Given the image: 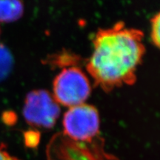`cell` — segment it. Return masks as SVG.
I'll return each mask as SVG.
<instances>
[{"label":"cell","mask_w":160,"mask_h":160,"mask_svg":"<svg viewBox=\"0 0 160 160\" xmlns=\"http://www.w3.org/2000/svg\"><path fill=\"white\" fill-rule=\"evenodd\" d=\"M143 37L141 31L126 27L121 22L98 31L86 65L96 85L108 92L134 83L145 52Z\"/></svg>","instance_id":"obj_1"},{"label":"cell","mask_w":160,"mask_h":160,"mask_svg":"<svg viewBox=\"0 0 160 160\" xmlns=\"http://www.w3.org/2000/svg\"><path fill=\"white\" fill-rule=\"evenodd\" d=\"M53 99L60 105L71 108L85 102L91 94L87 76L78 67L64 68L53 80Z\"/></svg>","instance_id":"obj_2"},{"label":"cell","mask_w":160,"mask_h":160,"mask_svg":"<svg viewBox=\"0 0 160 160\" xmlns=\"http://www.w3.org/2000/svg\"><path fill=\"white\" fill-rule=\"evenodd\" d=\"M99 112L94 106L83 103L69 108L63 117L65 133L77 141H89L99 132Z\"/></svg>","instance_id":"obj_3"},{"label":"cell","mask_w":160,"mask_h":160,"mask_svg":"<svg viewBox=\"0 0 160 160\" xmlns=\"http://www.w3.org/2000/svg\"><path fill=\"white\" fill-rule=\"evenodd\" d=\"M60 112L59 105L45 90H34L26 96L23 115L30 125L50 128L57 122Z\"/></svg>","instance_id":"obj_4"},{"label":"cell","mask_w":160,"mask_h":160,"mask_svg":"<svg viewBox=\"0 0 160 160\" xmlns=\"http://www.w3.org/2000/svg\"><path fill=\"white\" fill-rule=\"evenodd\" d=\"M24 13V6L22 2L0 1V22H13L22 17Z\"/></svg>","instance_id":"obj_5"},{"label":"cell","mask_w":160,"mask_h":160,"mask_svg":"<svg viewBox=\"0 0 160 160\" xmlns=\"http://www.w3.org/2000/svg\"><path fill=\"white\" fill-rule=\"evenodd\" d=\"M13 63V59L11 52L5 46L0 45V81L9 74Z\"/></svg>","instance_id":"obj_6"},{"label":"cell","mask_w":160,"mask_h":160,"mask_svg":"<svg viewBox=\"0 0 160 160\" xmlns=\"http://www.w3.org/2000/svg\"><path fill=\"white\" fill-rule=\"evenodd\" d=\"M159 30H160V15L159 13L156 14L151 20V38L154 45L159 46Z\"/></svg>","instance_id":"obj_7"},{"label":"cell","mask_w":160,"mask_h":160,"mask_svg":"<svg viewBox=\"0 0 160 160\" xmlns=\"http://www.w3.org/2000/svg\"><path fill=\"white\" fill-rule=\"evenodd\" d=\"M0 160H19L13 156L10 155L5 150L0 148Z\"/></svg>","instance_id":"obj_8"}]
</instances>
